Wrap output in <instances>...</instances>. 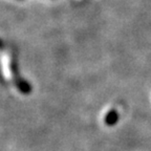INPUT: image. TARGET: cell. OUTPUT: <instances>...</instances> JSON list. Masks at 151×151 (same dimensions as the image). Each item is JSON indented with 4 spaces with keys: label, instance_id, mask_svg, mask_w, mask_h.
Masks as SVG:
<instances>
[{
    "label": "cell",
    "instance_id": "6da1fadb",
    "mask_svg": "<svg viewBox=\"0 0 151 151\" xmlns=\"http://www.w3.org/2000/svg\"><path fill=\"white\" fill-rule=\"evenodd\" d=\"M119 121V113L116 110H110L107 112V114L105 116V123L106 125L112 126L114 125L116 122Z\"/></svg>",
    "mask_w": 151,
    "mask_h": 151
}]
</instances>
